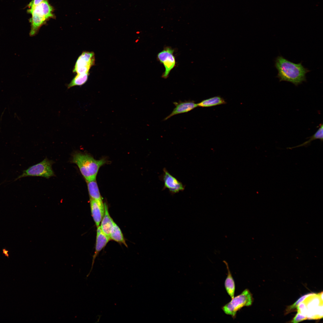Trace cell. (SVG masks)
I'll return each mask as SVG.
<instances>
[{"instance_id": "cell-14", "label": "cell", "mask_w": 323, "mask_h": 323, "mask_svg": "<svg viewBox=\"0 0 323 323\" xmlns=\"http://www.w3.org/2000/svg\"><path fill=\"white\" fill-rule=\"evenodd\" d=\"M227 269L228 273L225 281V287L226 290L231 299L234 297L235 291V282L229 269L228 263L224 261Z\"/></svg>"}, {"instance_id": "cell-19", "label": "cell", "mask_w": 323, "mask_h": 323, "mask_svg": "<svg viewBox=\"0 0 323 323\" xmlns=\"http://www.w3.org/2000/svg\"><path fill=\"white\" fill-rule=\"evenodd\" d=\"M310 294L311 293H310L302 296L293 304L287 307L285 313L287 314L297 309L298 306L300 303L303 301L305 298Z\"/></svg>"}, {"instance_id": "cell-15", "label": "cell", "mask_w": 323, "mask_h": 323, "mask_svg": "<svg viewBox=\"0 0 323 323\" xmlns=\"http://www.w3.org/2000/svg\"><path fill=\"white\" fill-rule=\"evenodd\" d=\"M109 237L110 240L122 243L127 247L123 234L120 228L115 222L111 231Z\"/></svg>"}, {"instance_id": "cell-8", "label": "cell", "mask_w": 323, "mask_h": 323, "mask_svg": "<svg viewBox=\"0 0 323 323\" xmlns=\"http://www.w3.org/2000/svg\"><path fill=\"white\" fill-rule=\"evenodd\" d=\"M174 50L170 48H167L159 52L158 54V58L160 62L163 64L165 71L162 77L166 78L172 69L175 65V58L173 55Z\"/></svg>"}, {"instance_id": "cell-5", "label": "cell", "mask_w": 323, "mask_h": 323, "mask_svg": "<svg viewBox=\"0 0 323 323\" xmlns=\"http://www.w3.org/2000/svg\"><path fill=\"white\" fill-rule=\"evenodd\" d=\"M52 162L45 158L42 161L24 170L14 180L28 176H39L48 178L54 175L51 166Z\"/></svg>"}, {"instance_id": "cell-7", "label": "cell", "mask_w": 323, "mask_h": 323, "mask_svg": "<svg viewBox=\"0 0 323 323\" xmlns=\"http://www.w3.org/2000/svg\"><path fill=\"white\" fill-rule=\"evenodd\" d=\"M163 171V173L160 176V179L164 183L163 190L167 189L171 194H174L185 190V186L172 175L166 168H164Z\"/></svg>"}, {"instance_id": "cell-12", "label": "cell", "mask_w": 323, "mask_h": 323, "mask_svg": "<svg viewBox=\"0 0 323 323\" xmlns=\"http://www.w3.org/2000/svg\"><path fill=\"white\" fill-rule=\"evenodd\" d=\"M104 204V214L100 226L102 231L109 237L110 232L115 222L109 215L107 205L105 203Z\"/></svg>"}, {"instance_id": "cell-13", "label": "cell", "mask_w": 323, "mask_h": 323, "mask_svg": "<svg viewBox=\"0 0 323 323\" xmlns=\"http://www.w3.org/2000/svg\"><path fill=\"white\" fill-rule=\"evenodd\" d=\"M90 205L92 215L97 227L100 226L104 216L101 209L97 202L90 198Z\"/></svg>"}, {"instance_id": "cell-4", "label": "cell", "mask_w": 323, "mask_h": 323, "mask_svg": "<svg viewBox=\"0 0 323 323\" xmlns=\"http://www.w3.org/2000/svg\"><path fill=\"white\" fill-rule=\"evenodd\" d=\"M252 295L249 290L245 289L240 294L234 297L222 308L224 312L234 319L237 312L244 307L251 306L253 302Z\"/></svg>"}, {"instance_id": "cell-11", "label": "cell", "mask_w": 323, "mask_h": 323, "mask_svg": "<svg viewBox=\"0 0 323 323\" xmlns=\"http://www.w3.org/2000/svg\"><path fill=\"white\" fill-rule=\"evenodd\" d=\"M87 182L90 198L93 199L97 202L104 215V204L103 203L96 180Z\"/></svg>"}, {"instance_id": "cell-20", "label": "cell", "mask_w": 323, "mask_h": 323, "mask_svg": "<svg viewBox=\"0 0 323 323\" xmlns=\"http://www.w3.org/2000/svg\"><path fill=\"white\" fill-rule=\"evenodd\" d=\"M307 319L306 316L298 312L295 316L290 322L291 323H296L304 321Z\"/></svg>"}, {"instance_id": "cell-16", "label": "cell", "mask_w": 323, "mask_h": 323, "mask_svg": "<svg viewBox=\"0 0 323 323\" xmlns=\"http://www.w3.org/2000/svg\"><path fill=\"white\" fill-rule=\"evenodd\" d=\"M226 103L223 98L217 96L203 100L197 103V105L198 106L207 107L225 104Z\"/></svg>"}, {"instance_id": "cell-6", "label": "cell", "mask_w": 323, "mask_h": 323, "mask_svg": "<svg viewBox=\"0 0 323 323\" xmlns=\"http://www.w3.org/2000/svg\"><path fill=\"white\" fill-rule=\"evenodd\" d=\"M95 55L93 52L83 51L77 59L73 70L77 74L89 73L91 67L95 63Z\"/></svg>"}, {"instance_id": "cell-18", "label": "cell", "mask_w": 323, "mask_h": 323, "mask_svg": "<svg viewBox=\"0 0 323 323\" xmlns=\"http://www.w3.org/2000/svg\"><path fill=\"white\" fill-rule=\"evenodd\" d=\"M89 75V73L83 74H77L68 85L67 88L69 89L76 86L83 85L87 81Z\"/></svg>"}, {"instance_id": "cell-17", "label": "cell", "mask_w": 323, "mask_h": 323, "mask_svg": "<svg viewBox=\"0 0 323 323\" xmlns=\"http://www.w3.org/2000/svg\"><path fill=\"white\" fill-rule=\"evenodd\" d=\"M323 128L322 124H321V125H320L317 131L313 135L309 138V139L308 140L298 145L292 147H288L287 148L288 149H292L293 148L300 147H307L310 144L311 142L312 141L318 139H319L321 141H322L323 139Z\"/></svg>"}, {"instance_id": "cell-3", "label": "cell", "mask_w": 323, "mask_h": 323, "mask_svg": "<svg viewBox=\"0 0 323 323\" xmlns=\"http://www.w3.org/2000/svg\"><path fill=\"white\" fill-rule=\"evenodd\" d=\"M28 12L31 15L30 19L31 29L30 35L33 36L38 32L41 27L48 19L54 17L53 7L47 0H45L36 6L28 7Z\"/></svg>"}, {"instance_id": "cell-2", "label": "cell", "mask_w": 323, "mask_h": 323, "mask_svg": "<svg viewBox=\"0 0 323 323\" xmlns=\"http://www.w3.org/2000/svg\"><path fill=\"white\" fill-rule=\"evenodd\" d=\"M72 162L77 165L83 177L89 182L96 179L99 169L106 161L105 159L96 160L87 154L76 152L72 156Z\"/></svg>"}, {"instance_id": "cell-10", "label": "cell", "mask_w": 323, "mask_h": 323, "mask_svg": "<svg viewBox=\"0 0 323 323\" xmlns=\"http://www.w3.org/2000/svg\"><path fill=\"white\" fill-rule=\"evenodd\" d=\"M173 103L175 107L171 113L164 119V120H166L176 115L188 112L198 107L197 104L194 101L175 102Z\"/></svg>"}, {"instance_id": "cell-21", "label": "cell", "mask_w": 323, "mask_h": 323, "mask_svg": "<svg viewBox=\"0 0 323 323\" xmlns=\"http://www.w3.org/2000/svg\"><path fill=\"white\" fill-rule=\"evenodd\" d=\"M45 0H32L28 5V7H33L39 4Z\"/></svg>"}, {"instance_id": "cell-1", "label": "cell", "mask_w": 323, "mask_h": 323, "mask_svg": "<svg viewBox=\"0 0 323 323\" xmlns=\"http://www.w3.org/2000/svg\"><path fill=\"white\" fill-rule=\"evenodd\" d=\"M275 67L278 71L276 77L280 82L285 81L297 86L307 81L306 74L310 71L305 68L302 62L295 63L281 55L275 59Z\"/></svg>"}, {"instance_id": "cell-9", "label": "cell", "mask_w": 323, "mask_h": 323, "mask_svg": "<svg viewBox=\"0 0 323 323\" xmlns=\"http://www.w3.org/2000/svg\"><path fill=\"white\" fill-rule=\"evenodd\" d=\"M97 228L95 251L94 254L93 256L91 269L88 274L87 275V277L91 273L93 267L95 260L99 253L106 246L110 240L109 237L105 234L102 231L100 226Z\"/></svg>"}]
</instances>
